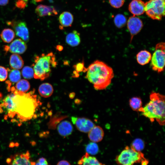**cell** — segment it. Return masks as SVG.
<instances>
[{
  "label": "cell",
  "instance_id": "28",
  "mask_svg": "<svg viewBox=\"0 0 165 165\" xmlns=\"http://www.w3.org/2000/svg\"><path fill=\"white\" fill-rule=\"evenodd\" d=\"M21 77V73L18 70L13 69L10 71L9 78L12 82H17L20 80Z\"/></svg>",
  "mask_w": 165,
  "mask_h": 165
},
{
  "label": "cell",
  "instance_id": "1",
  "mask_svg": "<svg viewBox=\"0 0 165 165\" xmlns=\"http://www.w3.org/2000/svg\"><path fill=\"white\" fill-rule=\"evenodd\" d=\"M3 100L1 108H4L10 118L15 116L20 121L31 119L35 115L39 101L34 91L28 93L14 90Z\"/></svg>",
  "mask_w": 165,
  "mask_h": 165
},
{
  "label": "cell",
  "instance_id": "33",
  "mask_svg": "<svg viewBox=\"0 0 165 165\" xmlns=\"http://www.w3.org/2000/svg\"><path fill=\"white\" fill-rule=\"evenodd\" d=\"M35 165H48V163L45 158L41 157L35 162Z\"/></svg>",
  "mask_w": 165,
  "mask_h": 165
},
{
  "label": "cell",
  "instance_id": "6",
  "mask_svg": "<svg viewBox=\"0 0 165 165\" xmlns=\"http://www.w3.org/2000/svg\"><path fill=\"white\" fill-rule=\"evenodd\" d=\"M165 0H149L145 3V11L151 19L161 20L165 15Z\"/></svg>",
  "mask_w": 165,
  "mask_h": 165
},
{
  "label": "cell",
  "instance_id": "27",
  "mask_svg": "<svg viewBox=\"0 0 165 165\" xmlns=\"http://www.w3.org/2000/svg\"><path fill=\"white\" fill-rule=\"evenodd\" d=\"M145 147L144 141L140 138L135 139L132 142L130 147L138 152H141Z\"/></svg>",
  "mask_w": 165,
  "mask_h": 165
},
{
  "label": "cell",
  "instance_id": "16",
  "mask_svg": "<svg viewBox=\"0 0 165 165\" xmlns=\"http://www.w3.org/2000/svg\"><path fill=\"white\" fill-rule=\"evenodd\" d=\"M57 130L60 135L63 137H66L72 134L73 128L70 122L67 120H64L62 121L58 125Z\"/></svg>",
  "mask_w": 165,
  "mask_h": 165
},
{
  "label": "cell",
  "instance_id": "36",
  "mask_svg": "<svg viewBox=\"0 0 165 165\" xmlns=\"http://www.w3.org/2000/svg\"><path fill=\"white\" fill-rule=\"evenodd\" d=\"M9 0H0V5L4 6L7 5L9 3Z\"/></svg>",
  "mask_w": 165,
  "mask_h": 165
},
{
  "label": "cell",
  "instance_id": "19",
  "mask_svg": "<svg viewBox=\"0 0 165 165\" xmlns=\"http://www.w3.org/2000/svg\"><path fill=\"white\" fill-rule=\"evenodd\" d=\"M151 53L146 50L140 51L136 55L137 62L142 65H144L148 63L151 61Z\"/></svg>",
  "mask_w": 165,
  "mask_h": 165
},
{
  "label": "cell",
  "instance_id": "30",
  "mask_svg": "<svg viewBox=\"0 0 165 165\" xmlns=\"http://www.w3.org/2000/svg\"><path fill=\"white\" fill-rule=\"evenodd\" d=\"M21 72L23 76L25 79H30L34 77L33 69L29 66L24 67L22 70Z\"/></svg>",
  "mask_w": 165,
  "mask_h": 165
},
{
  "label": "cell",
  "instance_id": "39",
  "mask_svg": "<svg viewBox=\"0 0 165 165\" xmlns=\"http://www.w3.org/2000/svg\"><path fill=\"white\" fill-rule=\"evenodd\" d=\"M24 0V1H26V2H27L28 1V0Z\"/></svg>",
  "mask_w": 165,
  "mask_h": 165
},
{
  "label": "cell",
  "instance_id": "5",
  "mask_svg": "<svg viewBox=\"0 0 165 165\" xmlns=\"http://www.w3.org/2000/svg\"><path fill=\"white\" fill-rule=\"evenodd\" d=\"M146 160L144 154L141 152L137 151L130 147L126 146L116 157V161L119 165H133Z\"/></svg>",
  "mask_w": 165,
  "mask_h": 165
},
{
  "label": "cell",
  "instance_id": "20",
  "mask_svg": "<svg viewBox=\"0 0 165 165\" xmlns=\"http://www.w3.org/2000/svg\"><path fill=\"white\" fill-rule=\"evenodd\" d=\"M24 64L22 57L17 54L11 55L9 59V64L11 67L15 69H21Z\"/></svg>",
  "mask_w": 165,
  "mask_h": 165
},
{
  "label": "cell",
  "instance_id": "18",
  "mask_svg": "<svg viewBox=\"0 0 165 165\" xmlns=\"http://www.w3.org/2000/svg\"><path fill=\"white\" fill-rule=\"evenodd\" d=\"M66 42L71 46H78L81 42L80 34L77 31L74 30L66 36Z\"/></svg>",
  "mask_w": 165,
  "mask_h": 165
},
{
  "label": "cell",
  "instance_id": "3",
  "mask_svg": "<svg viewBox=\"0 0 165 165\" xmlns=\"http://www.w3.org/2000/svg\"><path fill=\"white\" fill-rule=\"evenodd\" d=\"M165 96L159 93L152 92L150 101L141 112L152 122L156 119L161 125L165 124Z\"/></svg>",
  "mask_w": 165,
  "mask_h": 165
},
{
  "label": "cell",
  "instance_id": "31",
  "mask_svg": "<svg viewBox=\"0 0 165 165\" xmlns=\"http://www.w3.org/2000/svg\"><path fill=\"white\" fill-rule=\"evenodd\" d=\"M109 4L113 7L119 8L123 5L125 0H109Z\"/></svg>",
  "mask_w": 165,
  "mask_h": 165
},
{
  "label": "cell",
  "instance_id": "8",
  "mask_svg": "<svg viewBox=\"0 0 165 165\" xmlns=\"http://www.w3.org/2000/svg\"><path fill=\"white\" fill-rule=\"evenodd\" d=\"M14 29L16 35L21 38L25 42L29 40V33L26 23L20 20H13L7 22Z\"/></svg>",
  "mask_w": 165,
  "mask_h": 165
},
{
  "label": "cell",
  "instance_id": "32",
  "mask_svg": "<svg viewBox=\"0 0 165 165\" xmlns=\"http://www.w3.org/2000/svg\"><path fill=\"white\" fill-rule=\"evenodd\" d=\"M8 76V71L4 67L0 66V81H5Z\"/></svg>",
  "mask_w": 165,
  "mask_h": 165
},
{
  "label": "cell",
  "instance_id": "10",
  "mask_svg": "<svg viewBox=\"0 0 165 165\" xmlns=\"http://www.w3.org/2000/svg\"><path fill=\"white\" fill-rule=\"evenodd\" d=\"M127 22V28L131 35V42L134 36L140 31L143 25L141 20L134 15L130 17Z\"/></svg>",
  "mask_w": 165,
  "mask_h": 165
},
{
  "label": "cell",
  "instance_id": "14",
  "mask_svg": "<svg viewBox=\"0 0 165 165\" xmlns=\"http://www.w3.org/2000/svg\"><path fill=\"white\" fill-rule=\"evenodd\" d=\"M36 13L39 16H53L57 14L58 12L53 6H48L43 5L38 6L35 9Z\"/></svg>",
  "mask_w": 165,
  "mask_h": 165
},
{
  "label": "cell",
  "instance_id": "11",
  "mask_svg": "<svg viewBox=\"0 0 165 165\" xmlns=\"http://www.w3.org/2000/svg\"><path fill=\"white\" fill-rule=\"evenodd\" d=\"M72 120L77 129L81 132L88 133L95 126L92 121L86 118L72 117Z\"/></svg>",
  "mask_w": 165,
  "mask_h": 165
},
{
  "label": "cell",
  "instance_id": "25",
  "mask_svg": "<svg viewBox=\"0 0 165 165\" xmlns=\"http://www.w3.org/2000/svg\"><path fill=\"white\" fill-rule=\"evenodd\" d=\"M15 87L17 91L25 93L29 89L30 84L27 80L22 79L17 82Z\"/></svg>",
  "mask_w": 165,
  "mask_h": 165
},
{
  "label": "cell",
  "instance_id": "12",
  "mask_svg": "<svg viewBox=\"0 0 165 165\" xmlns=\"http://www.w3.org/2000/svg\"><path fill=\"white\" fill-rule=\"evenodd\" d=\"M128 9L134 16L143 14L145 11V3L141 0H133L129 4Z\"/></svg>",
  "mask_w": 165,
  "mask_h": 165
},
{
  "label": "cell",
  "instance_id": "13",
  "mask_svg": "<svg viewBox=\"0 0 165 165\" xmlns=\"http://www.w3.org/2000/svg\"><path fill=\"white\" fill-rule=\"evenodd\" d=\"M27 49V46L25 42L20 39H17L14 40L9 47V51L14 54H22Z\"/></svg>",
  "mask_w": 165,
  "mask_h": 165
},
{
  "label": "cell",
  "instance_id": "29",
  "mask_svg": "<svg viewBox=\"0 0 165 165\" xmlns=\"http://www.w3.org/2000/svg\"><path fill=\"white\" fill-rule=\"evenodd\" d=\"M99 147L94 142H91L86 146V150L89 154L95 155L99 152Z\"/></svg>",
  "mask_w": 165,
  "mask_h": 165
},
{
  "label": "cell",
  "instance_id": "9",
  "mask_svg": "<svg viewBox=\"0 0 165 165\" xmlns=\"http://www.w3.org/2000/svg\"><path fill=\"white\" fill-rule=\"evenodd\" d=\"M8 165H35L28 151L25 153H18L12 155L6 160Z\"/></svg>",
  "mask_w": 165,
  "mask_h": 165
},
{
  "label": "cell",
  "instance_id": "34",
  "mask_svg": "<svg viewBox=\"0 0 165 165\" xmlns=\"http://www.w3.org/2000/svg\"><path fill=\"white\" fill-rule=\"evenodd\" d=\"M75 68L77 72H82L84 68V64L82 63H78L75 65Z\"/></svg>",
  "mask_w": 165,
  "mask_h": 165
},
{
  "label": "cell",
  "instance_id": "21",
  "mask_svg": "<svg viewBox=\"0 0 165 165\" xmlns=\"http://www.w3.org/2000/svg\"><path fill=\"white\" fill-rule=\"evenodd\" d=\"M79 165H105L100 163L96 158L86 153L78 161Z\"/></svg>",
  "mask_w": 165,
  "mask_h": 165
},
{
  "label": "cell",
  "instance_id": "26",
  "mask_svg": "<svg viewBox=\"0 0 165 165\" xmlns=\"http://www.w3.org/2000/svg\"><path fill=\"white\" fill-rule=\"evenodd\" d=\"M114 22L115 26L117 28H121L126 24L127 22V18L123 14H119L115 17Z\"/></svg>",
  "mask_w": 165,
  "mask_h": 165
},
{
  "label": "cell",
  "instance_id": "2",
  "mask_svg": "<svg viewBox=\"0 0 165 165\" xmlns=\"http://www.w3.org/2000/svg\"><path fill=\"white\" fill-rule=\"evenodd\" d=\"M86 78L97 90L105 89L114 77L112 68L104 62L96 60L86 69Z\"/></svg>",
  "mask_w": 165,
  "mask_h": 165
},
{
  "label": "cell",
  "instance_id": "23",
  "mask_svg": "<svg viewBox=\"0 0 165 165\" xmlns=\"http://www.w3.org/2000/svg\"><path fill=\"white\" fill-rule=\"evenodd\" d=\"M0 36L3 41L6 43H9L14 38L15 34L13 31L11 29L5 28L2 31Z\"/></svg>",
  "mask_w": 165,
  "mask_h": 165
},
{
  "label": "cell",
  "instance_id": "38",
  "mask_svg": "<svg viewBox=\"0 0 165 165\" xmlns=\"http://www.w3.org/2000/svg\"><path fill=\"white\" fill-rule=\"evenodd\" d=\"M43 0H34V1L36 2H41L42 1H43Z\"/></svg>",
  "mask_w": 165,
  "mask_h": 165
},
{
  "label": "cell",
  "instance_id": "4",
  "mask_svg": "<svg viewBox=\"0 0 165 165\" xmlns=\"http://www.w3.org/2000/svg\"><path fill=\"white\" fill-rule=\"evenodd\" d=\"M57 64L55 56L52 52L35 57L33 67L34 78L44 80L49 76L52 68L55 67Z\"/></svg>",
  "mask_w": 165,
  "mask_h": 165
},
{
  "label": "cell",
  "instance_id": "22",
  "mask_svg": "<svg viewBox=\"0 0 165 165\" xmlns=\"http://www.w3.org/2000/svg\"><path fill=\"white\" fill-rule=\"evenodd\" d=\"M38 91L42 97L47 98L50 97L52 94L53 89L51 84L48 83H44L39 86Z\"/></svg>",
  "mask_w": 165,
  "mask_h": 165
},
{
  "label": "cell",
  "instance_id": "35",
  "mask_svg": "<svg viewBox=\"0 0 165 165\" xmlns=\"http://www.w3.org/2000/svg\"><path fill=\"white\" fill-rule=\"evenodd\" d=\"M57 165H71V164L68 161L65 160H62L59 161Z\"/></svg>",
  "mask_w": 165,
  "mask_h": 165
},
{
  "label": "cell",
  "instance_id": "37",
  "mask_svg": "<svg viewBox=\"0 0 165 165\" xmlns=\"http://www.w3.org/2000/svg\"><path fill=\"white\" fill-rule=\"evenodd\" d=\"M57 49L59 51H61L63 49V47L62 46L60 45L58 46H57Z\"/></svg>",
  "mask_w": 165,
  "mask_h": 165
},
{
  "label": "cell",
  "instance_id": "7",
  "mask_svg": "<svg viewBox=\"0 0 165 165\" xmlns=\"http://www.w3.org/2000/svg\"><path fill=\"white\" fill-rule=\"evenodd\" d=\"M165 43L160 42L156 46L151 57L150 66L154 71L159 73L164 70L165 66Z\"/></svg>",
  "mask_w": 165,
  "mask_h": 165
},
{
  "label": "cell",
  "instance_id": "15",
  "mask_svg": "<svg viewBox=\"0 0 165 165\" xmlns=\"http://www.w3.org/2000/svg\"><path fill=\"white\" fill-rule=\"evenodd\" d=\"M88 133L89 138L91 141L94 142L101 141L104 135L103 129L99 126H95Z\"/></svg>",
  "mask_w": 165,
  "mask_h": 165
},
{
  "label": "cell",
  "instance_id": "24",
  "mask_svg": "<svg viewBox=\"0 0 165 165\" xmlns=\"http://www.w3.org/2000/svg\"><path fill=\"white\" fill-rule=\"evenodd\" d=\"M129 105L134 111L141 112L142 108V101L141 99L138 97H133L130 98Z\"/></svg>",
  "mask_w": 165,
  "mask_h": 165
},
{
  "label": "cell",
  "instance_id": "17",
  "mask_svg": "<svg viewBox=\"0 0 165 165\" xmlns=\"http://www.w3.org/2000/svg\"><path fill=\"white\" fill-rule=\"evenodd\" d=\"M74 19L73 15L68 11L62 12L59 17V22L61 28L70 27L72 26Z\"/></svg>",
  "mask_w": 165,
  "mask_h": 165
}]
</instances>
